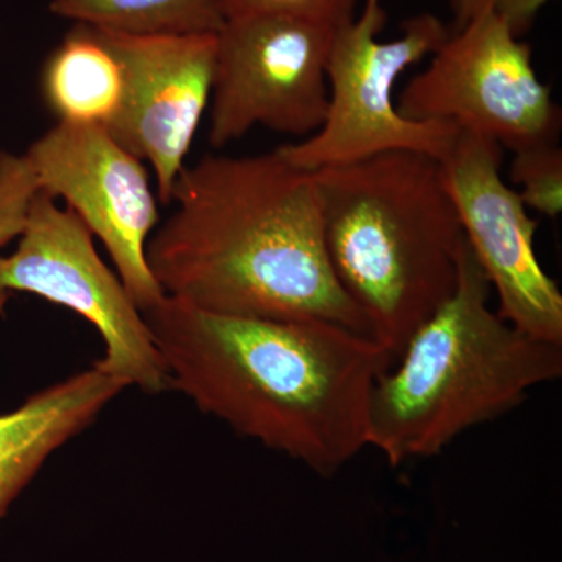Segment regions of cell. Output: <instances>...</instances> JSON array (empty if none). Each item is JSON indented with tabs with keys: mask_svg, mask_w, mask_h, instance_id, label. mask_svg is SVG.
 Masks as SVG:
<instances>
[{
	"mask_svg": "<svg viewBox=\"0 0 562 562\" xmlns=\"http://www.w3.org/2000/svg\"><path fill=\"white\" fill-rule=\"evenodd\" d=\"M143 314L171 376L209 416L331 479L368 449L373 387L394 358L319 319L206 312L166 295Z\"/></svg>",
	"mask_w": 562,
	"mask_h": 562,
	"instance_id": "cell-1",
	"label": "cell"
},
{
	"mask_svg": "<svg viewBox=\"0 0 562 562\" xmlns=\"http://www.w3.org/2000/svg\"><path fill=\"white\" fill-rule=\"evenodd\" d=\"M172 202L147 243L166 295L233 316L327 321L372 338L328 261L314 172L277 150L205 155L184 166Z\"/></svg>",
	"mask_w": 562,
	"mask_h": 562,
	"instance_id": "cell-2",
	"label": "cell"
},
{
	"mask_svg": "<svg viewBox=\"0 0 562 562\" xmlns=\"http://www.w3.org/2000/svg\"><path fill=\"white\" fill-rule=\"evenodd\" d=\"M314 179L336 280L395 360L458 283L464 233L441 162L391 150Z\"/></svg>",
	"mask_w": 562,
	"mask_h": 562,
	"instance_id": "cell-3",
	"label": "cell"
},
{
	"mask_svg": "<svg viewBox=\"0 0 562 562\" xmlns=\"http://www.w3.org/2000/svg\"><path fill=\"white\" fill-rule=\"evenodd\" d=\"M490 280L462 244L453 294L413 333L373 387L368 447L391 468L436 457L562 375V346L532 338L490 305Z\"/></svg>",
	"mask_w": 562,
	"mask_h": 562,
	"instance_id": "cell-4",
	"label": "cell"
},
{
	"mask_svg": "<svg viewBox=\"0 0 562 562\" xmlns=\"http://www.w3.org/2000/svg\"><path fill=\"white\" fill-rule=\"evenodd\" d=\"M386 21L382 0H366L360 16L336 29L327 63V117L308 138L276 149L295 168L314 172L391 150L442 160L452 149L457 125L408 120L394 102L402 74L431 57L452 32L424 13L403 22L401 38L380 41Z\"/></svg>",
	"mask_w": 562,
	"mask_h": 562,
	"instance_id": "cell-5",
	"label": "cell"
},
{
	"mask_svg": "<svg viewBox=\"0 0 562 562\" xmlns=\"http://www.w3.org/2000/svg\"><path fill=\"white\" fill-rule=\"evenodd\" d=\"M18 239L16 250L0 257V313L13 294L38 295L65 306L101 335L105 355L95 368L146 394L171 390L143 314L72 211L36 192Z\"/></svg>",
	"mask_w": 562,
	"mask_h": 562,
	"instance_id": "cell-6",
	"label": "cell"
},
{
	"mask_svg": "<svg viewBox=\"0 0 562 562\" xmlns=\"http://www.w3.org/2000/svg\"><path fill=\"white\" fill-rule=\"evenodd\" d=\"M397 111L413 121L450 122L503 150L557 143L561 110L539 80L530 44L484 10L431 55L408 81Z\"/></svg>",
	"mask_w": 562,
	"mask_h": 562,
	"instance_id": "cell-7",
	"label": "cell"
},
{
	"mask_svg": "<svg viewBox=\"0 0 562 562\" xmlns=\"http://www.w3.org/2000/svg\"><path fill=\"white\" fill-rule=\"evenodd\" d=\"M336 29L284 16L227 20L216 33L210 144L257 125L312 136L328 111L327 63Z\"/></svg>",
	"mask_w": 562,
	"mask_h": 562,
	"instance_id": "cell-8",
	"label": "cell"
},
{
	"mask_svg": "<svg viewBox=\"0 0 562 562\" xmlns=\"http://www.w3.org/2000/svg\"><path fill=\"white\" fill-rule=\"evenodd\" d=\"M38 190L61 198L109 251L139 312L166 297L147 261L160 222L157 195L138 157L102 125L58 121L25 151Z\"/></svg>",
	"mask_w": 562,
	"mask_h": 562,
	"instance_id": "cell-9",
	"label": "cell"
},
{
	"mask_svg": "<svg viewBox=\"0 0 562 562\" xmlns=\"http://www.w3.org/2000/svg\"><path fill=\"white\" fill-rule=\"evenodd\" d=\"M495 140L460 131L439 160L465 243L498 297V314L532 338L562 346V294L535 249L538 221L503 181Z\"/></svg>",
	"mask_w": 562,
	"mask_h": 562,
	"instance_id": "cell-10",
	"label": "cell"
},
{
	"mask_svg": "<svg viewBox=\"0 0 562 562\" xmlns=\"http://www.w3.org/2000/svg\"><path fill=\"white\" fill-rule=\"evenodd\" d=\"M103 32L124 70L120 110L106 131L124 149L149 162L158 201L171 203L211 101L216 33L128 36Z\"/></svg>",
	"mask_w": 562,
	"mask_h": 562,
	"instance_id": "cell-11",
	"label": "cell"
},
{
	"mask_svg": "<svg viewBox=\"0 0 562 562\" xmlns=\"http://www.w3.org/2000/svg\"><path fill=\"white\" fill-rule=\"evenodd\" d=\"M125 387L92 366L0 414V520L47 458L94 424Z\"/></svg>",
	"mask_w": 562,
	"mask_h": 562,
	"instance_id": "cell-12",
	"label": "cell"
},
{
	"mask_svg": "<svg viewBox=\"0 0 562 562\" xmlns=\"http://www.w3.org/2000/svg\"><path fill=\"white\" fill-rule=\"evenodd\" d=\"M40 90L63 122L109 127L124 91V70L101 29L74 24L41 68Z\"/></svg>",
	"mask_w": 562,
	"mask_h": 562,
	"instance_id": "cell-13",
	"label": "cell"
},
{
	"mask_svg": "<svg viewBox=\"0 0 562 562\" xmlns=\"http://www.w3.org/2000/svg\"><path fill=\"white\" fill-rule=\"evenodd\" d=\"M49 10L128 36L206 35L225 24L220 0H50Z\"/></svg>",
	"mask_w": 562,
	"mask_h": 562,
	"instance_id": "cell-14",
	"label": "cell"
},
{
	"mask_svg": "<svg viewBox=\"0 0 562 562\" xmlns=\"http://www.w3.org/2000/svg\"><path fill=\"white\" fill-rule=\"evenodd\" d=\"M513 183L528 210L547 217L560 216L562 211V150L557 143L538 144L514 154Z\"/></svg>",
	"mask_w": 562,
	"mask_h": 562,
	"instance_id": "cell-15",
	"label": "cell"
},
{
	"mask_svg": "<svg viewBox=\"0 0 562 562\" xmlns=\"http://www.w3.org/2000/svg\"><path fill=\"white\" fill-rule=\"evenodd\" d=\"M225 21L284 16L339 29L353 21L358 0H220Z\"/></svg>",
	"mask_w": 562,
	"mask_h": 562,
	"instance_id": "cell-16",
	"label": "cell"
},
{
	"mask_svg": "<svg viewBox=\"0 0 562 562\" xmlns=\"http://www.w3.org/2000/svg\"><path fill=\"white\" fill-rule=\"evenodd\" d=\"M38 191L25 155L0 151V247L21 235Z\"/></svg>",
	"mask_w": 562,
	"mask_h": 562,
	"instance_id": "cell-17",
	"label": "cell"
},
{
	"mask_svg": "<svg viewBox=\"0 0 562 562\" xmlns=\"http://www.w3.org/2000/svg\"><path fill=\"white\" fill-rule=\"evenodd\" d=\"M552 0H487V9L520 38L530 31L539 11Z\"/></svg>",
	"mask_w": 562,
	"mask_h": 562,
	"instance_id": "cell-18",
	"label": "cell"
},
{
	"mask_svg": "<svg viewBox=\"0 0 562 562\" xmlns=\"http://www.w3.org/2000/svg\"><path fill=\"white\" fill-rule=\"evenodd\" d=\"M487 9V0H452L454 32L464 27L476 14Z\"/></svg>",
	"mask_w": 562,
	"mask_h": 562,
	"instance_id": "cell-19",
	"label": "cell"
}]
</instances>
